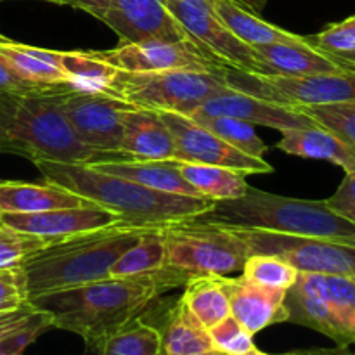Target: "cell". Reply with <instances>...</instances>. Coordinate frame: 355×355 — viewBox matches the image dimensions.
I'll list each match as a JSON object with an SVG mask.
<instances>
[{
    "instance_id": "obj_41",
    "label": "cell",
    "mask_w": 355,
    "mask_h": 355,
    "mask_svg": "<svg viewBox=\"0 0 355 355\" xmlns=\"http://www.w3.org/2000/svg\"><path fill=\"white\" fill-rule=\"evenodd\" d=\"M324 201L335 214L355 224V168L345 172L338 189Z\"/></svg>"
},
{
    "instance_id": "obj_45",
    "label": "cell",
    "mask_w": 355,
    "mask_h": 355,
    "mask_svg": "<svg viewBox=\"0 0 355 355\" xmlns=\"http://www.w3.org/2000/svg\"><path fill=\"white\" fill-rule=\"evenodd\" d=\"M234 2L239 3V6H243L245 9L252 10V12L262 14V10L266 9V6L269 0H234Z\"/></svg>"
},
{
    "instance_id": "obj_8",
    "label": "cell",
    "mask_w": 355,
    "mask_h": 355,
    "mask_svg": "<svg viewBox=\"0 0 355 355\" xmlns=\"http://www.w3.org/2000/svg\"><path fill=\"white\" fill-rule=\"evenodd\" d=\"M222 76L231 89L286 106L355 103V69L349 68L309 76L267 75L225 68Z\"/></svg>"
},
{
    "instance_id": "obj_37",
    "label": "cell",
    "mask_w": 355,
    "mask_h": 355,
    "mask_svg": "<svg viewBox=\"0 0 355 355\" xmlns=\"http://www.w3.org/2000/svg\"><path fill=\"white\" fill-rule=\"evenodd\" d=\"M214 347L224 355H241L255 347L253 335L243 328L232 315L208 329Z\"/></svg>"
},
{
    "instance_id": "obj_39",
    "label": "cell",
    "mask_w": 355,
    "mask_h": 355,
    "mask_svg": "<svg viewBox=\"0 0 355 355\" xmlns=\"http://www.w3.org/2000/svg\"><path fill=\"white\" fill-rule=\"evenodd\" d=\"M49 329H52L51 318L38 311L26 326L0 340V355H24V350Z\"/></svg>"
},
{
    "instance_id": "obj_31",
    "label": "cell",
    "mask_w": 355,
    "mask_h": 355,
    "mask_svg": "<svg viewBox=\"0 0 355 355\" xmlns=\"http://www.w3.org/2000/svg\"><path fill=\"white\" fill-rule=\"evenodd\" d=\"M319 286L338 324L345 347L355 343V277L319 274Z\"/></svg>"
},
{
    "instance_id": "obj_12",
    "label": "cell",
    "mask_w": 355,
    "mask_h": 355,
    "mask_svg": "<svg viewBox=\"0 0 355 355\" xmlns=\"http://www.w3.org/2000/svg\"><path fill=\"white\" fill-rule=\"evenodd\" d=\"M132 104L103 92L69 89L62 99V111L76 137L94 151L118 159H134L121 153L123 113Z\"/></svg>"
},
{
    "instance_id": "obj_3",
    "label": "cell",
    "mask_w": 355,
    "mask_h": 355,
    "mask_svg": "<svg viewBox=\"0 0 355 355\" xmlns=\"http://www.w3.org/2000/svg\"><path fill=\"white\" fill-rule=\"evenodd\" d=\"M47 182H54L90 203L107 208L120 220L134 227H162L198 218L214 208L207 198L180 196L144 187L123 177L103 173L92 165L76 163H35Z\"/></svg>"
},
{
    "instance_id": "obj_47",
    "label": "cell",
    "mask_w": 355,
    "mask_h": 355,
    "mask_svg": "<svg viewBox=\"0 0 355 355\" xmlns=\"http://www.w3.org/2000/svg\"><path fill=\"white\" fill-rule=\"evenodd\" d=\"M297 355H355L347 352V347H338L336 350H309V352H295Z\"/></svg>"
},
{
    "instance_id": "obj_35",
    "label": "cell",
    "mask_w": 355,
    "mask_h": 355,
    "mask_svg": "<svg viewBox=\"0 0 355 355\" xmlns=\"http://www.w3.org/2000/svg\"><path fill=\"white\" fill-rule=\"evenodd\" d=\"M241 274L246 279L260 284V286L272 288V290L288 291L298 277V270L283 259L276 255H263L253 253L246 259Z\"/></svg>"
},
{
    "instance_id": "obj_42",
    "label": "cell",
    "mask_w": 355,
    "mask_h": 355,
    "mask_svg": "<svg viewBox=\"0 0 355 355\" xmlns=\"http://www.w3.org/2000/svg\"><path fill=\"white\" fill-rule=\"evenodd\" d=\"M40 89H49V87H38L26 82L0 54V92H31Z\"/></svg>"
},
{
    "instance_id": "obj_44",
    "label": "cell",
    "mask_w": 355,
    "mask_h": 355,
    "mask_svg": "<svg viewBox=\"0 0 355 355\" xmlns=\"http://www.w3.org/2000/svg\"><path fill=\"white\" fill-rule=\"evenodd\" d=\"M58 6H68L73 9L83 10L104 23L106 16L113 9V0H58Z\"/></svg>"
},
{
    "instance_id": "obj_29",
    "label": "cell",
    "mask_w": 355,
    "mask_h": 355,
    "mask_svg": "<svg viewBox=\"0 0 355 355\" xmlns=\"http://www.w3.org/2000/svg\"><path fill=\"white\" fill-rule=\"evenodd\" d=\"M166 269V250L162 229L149 227L135 245L125 250L110 270V277H132Z\"/></svg>"
},
{
    "instance_id": "obj_10",
    "label": "cell",
    "mask_w": 355,
    "mask_h": 355,
    "mask_svg": "<svg viewBox=\"0 0 355 355\" xmlns=\"http://www.w3.org/2000/svg\"><path fill=\"white\" fill-rule=\"evenodd\" d=\"M187 37L208 55L227 68L246 73H267L255 49L236 37L218 17L210 0H163Z\"/></svg>"
},
{
    "instance_id": "obj_7",
    "label": "cell",
    "mask_w": 355,
    "mask_h": 355,
    "mask_svg": "<svg viewBox=\"0 0 355 355\" xmlns=\"http://www.w3.org/2000/svg\"><path fill=\"white\" fill-rule=\"evenodd\" d=\"M227 89L222 73L187 69L128 73L118 69L104 94L137 107L191 114L201 103Z\"/></svg>"
},
{
    "instance_id": "obj_5",
    "label": "cell",
    "mask_w": 355,
    "mask_h": 355,
    "mask_svg": "<svg viewBox=\"0 0 355 355\" xmlns=\"http://www.w3.org/2000/svg\"><path fill=\"white\" fill-rule=\"evenodd\" d=\"M198 218L236 229L355 243V224L335 214L326 201L277 196L252 186L245 196L215 201L214 208Z\"/></svg>"
},
{
    "instance_id": "obj_51",
    "label": "cell",
    "mask_w": 355,
    "mask_h": 355,
    "mask_svg": "<svg viewBox=\"0 0 355 355\" xmlns=\"http://www.w3.org/2000/svg\"><path fill=\"white\" fill-rule=\"evenodd\" d=\"M283 355H297V354H283Z\"/></svg>"
},
{
    "instance_id": "obj_9",
    "label": "cell",
    "mask_w": 355,
    "mask_h": 355,
    "mask_svg": "<svg viewBox=\"0 0 355 355\" xmlns=\"http://www.w3.org/2000/svg\"><path fill=\"white\" fill-rule=\"evenodd\" d=\"M236 229V227H234ZM250 255H276L298 272L355 277V243L239 229Z\"/></svg>"
},
{
    "instance_id": "obj_6",
    "label": "cell",
    "mask_w": 355,
    "mask_h": 355,
    "mask_svg": "<svg viewBox=\"0 0 355 355\" xmlns=\"http://www.w3.org/2000/svg\"><path fill=\"white\" fill-rule=\"evenodd\" d=\"M166 267L189 281L198 276L241 272L250 248L241 231L201 218L162 225Z\"/></svg>"
},
{
    "instance_id": "obj_28",
    "label": "cell",
    "mask_w": 355,
    "mask_h": 355,
    "mask_svg": "<svg viewBox=\"0 0 355 355\" xmlns=\"http://www.w3.org/2000/svg\"><path fill=\"white\" fill-rule=\"evenodd\" d=\"M182 302L207 329L231 315V305L218 276L191 277L184 284Z\"/></svg>"
},
{
    "instance_id": "obj_33",
    "label": "cell",
    "mask_w": 355,
    "mask_h": 355,
    "mask_svg": "<svg viewBox=\"0 0 355 355\" xmlns=\"http://www.w3.org/2000/svg\"><path fill=\"white\" fill-rule=\"evenodd\" d=\"M196 120L201 127L210 130L229 146L238 151L252 156V158H263L269 148L266 142L255 134L253 125L248 121H241L231 116H191Z\"/></svg>"
},
{
    "instance_id": "obj_18",
    "label": "cell",
    "mask_w": 355,
    "mask_h": 355,
    "mask_svg": "<svg viewBox=\"0 0 355 355\" xmlns=\"http://www.w3.org/2000/svg\"><path fill=\"white\" fill-rule=\"evenodd\" d=\"M121 153L134 159L166 162L175 159L177 149L172 134L158 111L128 106L123 113Z\"/></svg>"
},
{
    "instance_id": "obj_40",
    "label": "cell",
    "mask_w": 355,
    "mask_h": 355,
    "mask_svg": "<svg viewBox=\"0 0 355 355\" xmlns=\"http://www.w3.org/2000/svg\"><path fill=\"white\" fill-rule=\"evenodd\" d=\"M24 304H28V293L21 267L0 269V312L16 311Z\"/></svg>"
},
{
    "instance_id": "obj_16",
    "label": "cell",
    "mask_w": 355,
    "mask_h": 355,
    "mask_svg": "<svg viewBox=\"0 0 355 355\" xmlns=\"http://www.w3.org/2000/svg\"><path fill=\"white\" fill-rule=\"evenodd\" d=\"M0 224L47 238H66L78 232L123 224L116 214L96 203L75 208L37 211V214H0Z\"/></svg>"
},
{
    "instance_id": "obj_30",
    "label": "cell",
    "mask_w": 355,
    "mask_h": 355,
    "mask_svg": "<svg viewBox=\"0 0 355 355\" xmlns=\"http://www.w3.org/2000/svg\"><path fill=\"white\" fill-rule=\"evenodd\" d=\"M59 66L73 89L87 92L104 94L118 71L114 66L94 58L89 51H59Z\"/></svg>"
},
{
    "instance_id": "obj_50",
    "label": "cell",
    "mask_w": 355,
    "mask_h": 355,
    "mask_svg": "<svg viewBox=\"0 0 355 355\" xmlns=\"http://www.w3.org/2000/svg\"><path fill=\"white\" fill-rule=\"evenodd\" d=\"M7 40H10V38H7L6 35H2V33H0V42H7Z\"/></svg>"
},
{
    "instance_id": "obj_26",
    "label": "cell",
    "mask_w": 355,
    "mask_h": 355,
    "mask_svg": "<svg viewBox=\"0 0 355 355\" xmlns=\"http://www.w3.org/2000/svg\"><path fill=\"white\" fill-rule=\"evenodd\" d=\"M0 54L26 82L38 87L69 85L68 76L59 66V51L31 47L14 40L0 42ZM71 87V85H69Z\"/></svg>"
},
{
    "instance_id": "obj_32",
    "label": "cell",
    "mask_w": 355,
    "mask_h": 355,
    "mask_svg": "<svg viewBox=\"0 0 355 355\" xmlns=\"http://www.w3.org/2000/svg\"><path fill=\"white\" fill-rule=\"evenodd\" d=\"M96 355H162L158 328L135 318L104 340Z\"/></svg>"
},
{
    "instance_id": "obj_25",
    "label": "cell",
    "mask_w": 355,
    "mask_h": 355,
    "mask_svg": "<svg viewBox=\"0 0 355 355\" xmlns=\"http://www.w3.org/2000/svg\"><path fill=\"white\" fill-rule=\"evenodd\" d=\"M210 3L229 30L252 47L267 44H302L309 40V37L291 33L262 19L260 14L245 9L234 0H210Z\"/></svg>"
},
{
    "instance_id": "obj_23",
    "label": "cell",
    "mask_w": 355,
    "mask_h": 355,
    "mask_svg": "<svg viewBox=\"0 0 355 355\" xmlns=\"http://www.w3.org/2000/svg\"><path fill=\"white\" fill-rule=\"evenodd\" d=\"M158 331L162 355H224L215 349L208 329L191 314L182 298L166 311Z\"/></svg>"
},
{
    "instance_id": "obj_48",
    "label": "cell",
    "mask_w": 355,
    "mask_h": 355,
    "mask_svg": "<svg viewBox=\"0 0 355 355\" xmlns=\"http://www.w3.org/2000/svg\"><path fill=\"white\" fill-rule=\"evenodd\" d=\"M241 355H269V354L262 352V350H259V349H257V347H253L252 350H248V352H246V354H241Z\"/></svg>"
},
{
    "instance_id": "obj_38",
    "label": "cell",
    "mask_w": 355,
    "mask_h": 355,
    "mask_svg": "<svg viewBox=\"0 0 355 355\" xmlns=\"http://www.w3.org/2000/svg\"><path fill=\"white\" fill-rule=\"evenodd\" d=\"M312 44L329 55L345 54L355 51V16L347 17L340 23H331L318 35H312Z\"/></svg>"
},
{
    "instance_id": "obj_43",
    "label": "cell",
    "mask_w": 355,
    "mask_h": 355,
    "mask_svg": "<svg viewBox=\"0 0 355 355\" xmlns=\"http://www.w3.org/2000/svg\"><path fill=\"white\" fill-rule=\"evenodd\" d=\"M37 312L38 309H35L30 302L24 304L23 307L16 309V311L0 312V340L21 329L23 326H26Z\"/></svg>"
},
{
    "instance_id": "obj_17",
    "label": "cell",
    "mask_w": 355,
    "mask_h": 355,
    "mask_svg": "<svg viewBox=\"0 0 355 355\" xmlns=\"http://www.w3.org/2000/svg\"><path fill=\"white\" fill-rule=\"evenodd\" d=\"M231 305V315L257 335L272 324L288 322V311L284 305L286 291L260 286L245 276H218Z\"/></svg>"
},
{
    "instance_id": "obj_13",
    "label": "cell",
    "mask_w": 355,
    "mask_h": 355,
    "mask_svg": "<svg viewBox=\"0 0 355 355\" xmlns=\"http://www.w3.org/2000/svg\"><path fill=\"white\" fill-rule=\"evenodd\" d=\"M158 114L166 123L175 142V159L225 166V168L238 170L245 175L270 173L274 170L263 158H252L238 151L187 114L173 113V111H158Z\"/></svg>"
},
{
    "instance_id": "obj_46",
    "label": "cell",
    "mask_w": 355,
    "mask_h": 355,
    "mask_svg": "<svg viewBox=\"0 0 355 355\" xmlns=\"http://www.w3.org/2000/svg\"><path fill=\"white\" fill-rule=\"evenodd\" d=\"M340 66L343 68H349V69H355V51L354 52H345V54H336L331 55Z\"/></svg>"
},
{
    "instance_id": "obj_22",
    "label": "cell",
    "mask_w": 355,
    "mask_h": 355,
    "mask_svg": "<svg viewBox=\"0 0 355 355\" xmlns=\"http://www.w3.org/2000/svg\"><path fill=\"white\" fill-rule=\"evenodd\" d=\"M281 135L283 137L276 144V149L286 155L309 159H324L333 165L342 166L345 172L355 168V153L342 139L319 123L312 127L284 130L281 132Z\"/></svg>"
},
{
    "instance_id": "obj_24",
    "label": "cell",
    "mask_w": 355,
    "mask_h": 355,
    "mask_svg": "<svg viewBox=\"0 0 355 355\" xmlns=\"http://www.w3.org/2000/svg\"><path fill=\"white\" fill-rule=\"evenodd\" d=\"M94 168L103 173L123 177L134 180L144 187L162 191V193L180 194V196L201 198L200 193L191 184L184 180L177 166L170 159L155 162V159H120V162L94 163Z\"/></svg>"
},
{
    "instance_id": "obj_15",
    "label": "cell",
    "mask_w": 355,
    "mask_h": 355,
    "mask_svg": "<svg viewBox=\"0 0 355 355\" xmlns=\"http://www.w3.org/2000/svg\"><path fill=\"white\" fill-rule=\"evenodd\" d=\"M104 24L120 37V42L189 38L163 0H113V9Z\"/></svg>"
},
{
    "instance_id": "obj_2",
    "label": "cell",
    "mask_w": 355,
    "mask_h": 355,
    "mask_svg": "<svg viewBox=\"0 0 355 355\" xmlns=\"http://www.w3.org/2000/svg\"><path fill=\"white\" fill-rule=\"evenodd\" d=\"M73 87H49L31 92H0V153L24 156L33 163L94 165L120 162L87 148L73 132L62 99Z\"/></svg>"
},
{
    "instance_id": "obj_14",
    "label": "cell",
    "mask_w": 355,
    "mask_h": 355,
    "mask_svg": "<svg viewBox=\"0 0 355 355\" xmlns=\"http://www.w3.org/2000/svg\"><path fill=\"white\" fill-rule=\"evenodd\" d=\"M187 116H231L252 125L276 128L279 132L318 125L300 107L262 99L231 87L201 103Z\"/></svg>"
},
{
    "instance_id": "obj_11",
    "label": "cell",
    "mask_w": 355,
    "mask_h": 355,
    "mask_svg": "<svg viewBox=\"0 0 355 355\" xmlns=\"http://www.w3.org/2000/svg\"><path fill=\"white\" fill-rule=\"evenodd\" d=\"M94 58L114 66L120 71L128 73H156L170 69L187 71L222 73L227 66H222L198 47L193 40H159L149 38L141 42H120L110 51H89Z\"/></svg>"
},
{
    "instance_id": "obj_21",
    "label": "cell",
    "mask_w": 355,
    "mask_h": 355,
    "mask_svg": "<svg viewBox=\"0 0 355 355\" xmlns=\"http://www.w3.org/2000/svg\"><path fill=\"white\" fill-rule=\"evenodd\" d=\"M85 198L54 182L31 184L6 180L0 182V214H37V211L75 208L89 205Z\"/></svg>"
},
{
    "instance_id": "obj_49",
    "label": "cell",
    "mask_w": 355,
    "mask_h": 355,
    "mask_svg": "<svg viewBox=\"0 0 355 355\" xmlns=\"http://www.w3.org/2000/svg\"><path fill=\"white\" fill-rule=\"evenodd\" d=\"M0 2H7V0H0ZM37 2H49V3H55V6H58V0H37Z\"/></svg>"
},
{
    "instance_id": "obj_1",
    "label": "cell",
    "mask_w": 355,
    "mask_h": 355,
    "mask_svg": "<svg viewBox=\"0 0 355 355\" xmlns=\"http://www.w3.org/2000/svg\"><path fill=\"white\" fill-rule=\"evenodd\" d=\"M187 281L172 269L132 277H104L69 290L28 298L51 318L52 328L75 333L96 355L104 340L142 314L159 295L184 286Z\"/></svg>"
},
{
    "instance_id": "obj_20",
    "label": "cell",
    "mask_w": 355,
    "mask_h": 355,
    "mask_svg": "<svg viewBox=\"0 0 355 355\" xmlns=\"http://www.w3.org/2000/svg\"><path fill=\"white\" fill-rule=\"evenodd\" d=\"M253 49L267 75L309 76L345 69L328 52L315 47L311 38L302 44H267Z\"/></svg>"
},
{
    "instance_id": "obj_36",
    "label": "cell",
    "mask_w": 355,
    "mask_h": 355,
    "mask_svg": "<svg viewBox=\"0 0 355 355\" xmlns=\"http://www.w3.org/2000/svg\"><path fill=\"white\" fill-rule=\"evenodd\" d=\"M300 110L307 113L315 123L331 130L355 153V103L302 106Z\"/></svg>"
},
{
    "instance_id": "obj_34",
    "label": "cell",
    "mask_w": 355,
    "mask_h": 355,
    "mask_svg": "<svg viewBox=\"0 0 355 355\" xmlns=\"http://www.w3.org/2000/svg\"><path fill=\"white\" fill-rule=\"evenodd\" d=\"M59 238L37 236L0 224V269H14L26 263Z\"/></svg>"
},
{
    "instance_id": "obj_19",
    "label": "cell",
    "mask_w": 355,
    "mask_h": 355,
    "mask_svg": "<svg viewBox=\"0 0 355 355\" xmlns=\"http://www.w3.org/2000/svg\"><path fill=\"white\" fill-rule=\"evenodd\" d=\"M284 305L288 311V322L314 329L331 338L338 347H345L338 324L319 286V274L298 272L295 284L286 291Z\"/></svg>"
},
{
    "instance_id": "obj_27",
    "label": "cell",
    "mask_w": 355,
    "mask_h": 355,
    "mask_svg": "<svg viewBox=\"0 0 355 355\" xmlns=\"http://www.w3.org/2000/svg\"><path fill=\"white\" fill-rule=\"evenodd\" d=\"M170 162L177 166L184 180L191 184L201 198H207V200H234V198L245 196L250 187L245 173L238 170L205 165V163L182 162V159H170Z\"/></svg>"
},
{
    "instance_id": "obj_4",
    "label": "cell",
    "mask_w": 355,
    "mask_h": 355,
    "mask_svg": "<svg viewBox=\"0 0 355 355\" xmlns=\"http://www.w3.org/2000/svg\"><path fill=\"white\" fill-rule=\"evenodd\" d=\"M148 229L116 224L59 238L21 266L28 298L110 277L118 257Z\"/></svg>"
}]
</instances>
